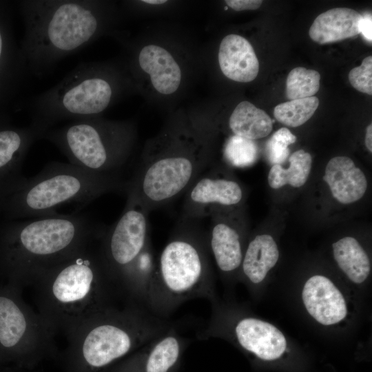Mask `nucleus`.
Wrapping results in <instances>:
<instances>
[{"label": "nucleus", "mask_w": 372, "mask_h": 372, "mask_svg": "<svg viewBox=\"0 0 372 372\" xmlns=\"http://www.w3.org/2000/svg\"><path fill=\"white\" fill-rule=\"evenodd\" d=\"M41 138L53 143L70 164L96 174L120 176L133 145L134 131L130 123L98 116L53 127Z\"/></svg>", "instance_id": "nucleus-10"}, {"label": "nucleus", "mask_w": 372, "mask_h": 372, "mask_svg": "<svg viewBox=\"0 0 372 372\" xmlns=\"http://www.w3.org/2000/svg\"><path fill=\"white\" fill-rule=\"evenodd\" d=\"M302 298L309 314L323 325H331L342 321L347 314L345 299L333 282L328 278L315 275L305 282Z\"/></svg>", "instance_id": "nucleus-15"}, {"label": "nucleus", "mask_w": 372, "mask_h": 372, "mask_svg": "<svg viewBox=\"0 0 372 372\" xmlns=\"http://www.w3.org/2000/svg\"><path fill=\"white\" fill-rule=\"evenodd\" d=\"M296 139V136L287 127L278 130L266 145L269 161L273 165L283 163L289 155L288 146L294 143Z\"/></svg>", "instance_id": "nucleus-28"}, {"label": "nucleus", "mask_w": 372, "mask_h": 372, "mask_svg": "<svg viewBox=\"0 0 372 372\" xmlns=\"http://www.w3.org/2000/svg\"><path fill=\"white\" fill-rule=\"evenodd\" d=\"M232 331L237 344L261 361L273 362L286 353L285 335L269 322L251 317L240 318L234 324Z\"/></svg>", "instance_id": "nucleus-14"}, {"label": "nucleus", "mask_w": 372, "mask_h": 372, "mask_svg": "<svg viewBox=\"0 0 372 372\" xmlns=\"http://www.w3.org/2000/svg\"><path fill=\"white\" fill-rule=\"evenodd\" d=\"M279 255L277 244L271 236H256L243 254L240 266L243 274L251 283L259 284L276 265Z\"/></svg>", "instance_id": "nucleus-21"}, {"label": "nucleus", "mask_w": 372, "mask_h": 372, "mask_svg": "<svg viewBox=\"0 0 372 372\" xmlns=\"http://www.w3.org/2000/svg\"><path fill=\"white\" fill-rule=\"evenodd\" d=\"M105 226L85 214L30 218L8 234L0 262L10 283L29 285L41 271L98 240Z\"/></svg>", "instance_id": "nucleus-3"}, {"label": "nucleus", "mask_w": 372, "mask_h": 372, "mask_svg": "<svg viewBox=\"0 0 372 372\" xmlns=\"http://www.w3.org/2000/svg\"><path fill=\"white\" fill-rule=\"evenodd\" d=\"M99 249L119 294L149 309L156 260L152 247L148 213L138 207H125L119 219L105 227Z\"/></svg>", "instance_id": "nucleus-8"}, {"label": "nucleus", "mask_w": 372, "mask_h": 372, "mask_svg": "<svg viewBox=\"0 0 372 372\" xmlns=\"http://www.w3.org/2000/svg\"><path fill=\"white\" fill-rule=\"evenodd\" d=\"M229 127L235 136L254 141L270 134L273 121L264 110L244 101L238 103L232 112Z\"/></svg>", "instance_id": "nucleus-22"}, {"label": "nucleus", "mask_w": 372, "mask_h": 372, "mask_svg": "<svg viewBox=\"0 0 372 372\" xmlns=\"http://www.w3.org/2000/svg\"><path fill=\"white\" fill-rule=\"evenodd\" d=\"M173 326L168 318L140 304L111 305L68 337V369L70 372L105 371Z\"/></svg>", "instance_id": "nucleus-5"}, {"label": "nucleus", "mask_w": 372, "mask_h": 372, "mask_svg": "<svg viewBox=\"0 0 372 372\" xmlns=\"http://www.w3.org/2000/svg\"><path fill=\"white\" fill-rule=\"evenodd\" d=\"M289 166L283 168L280 164L273 165L268 174L269 185L279 189L286 185L300 187L307 182L312 165V157L309 152L299 149L289 158Z\"/></svg>", "instance_id": "nucleus-24"}, {"label": "nucleus", "mask_w": 372, "mask_h": 372, "mask_svg": "<svg viewBox=\"0 0 372 372\" xmlns=\"http://www.w3.org/2000/svg\"><path fill=\"white\" fill-rule=\"evenodd\" d=\"M324 180L338 202L350 204L362 198L368 183L364 172L347 156H339L329 160L326 165Z\"/></svg>", "instance_id": "nucleus-17"}, {"label": "nucleus", "mask_w": 372, "mask_h": 372, "mask_svg": "<svg viewBox=\"0 0 372 372\" xmlns=\"http://www.w3.org/2000/svg\"><path fill=\"white\" fill-rule=\"evenodd\" d=\"M351 85L358 91L372 94V56L364 58L360 66L351 70L349 73Z\"/></svg>", "instance_id": "nucleus-30"}, {"label": "nucleus", "mask_w": 372, "mask_h": 372, "mask_svg": "<svg viewBox=\"0 0 372 372\" xmlns=\"http://www.w3.org/2000/svg\"><path fill=\"white\" fill-rule=\"evenodd\" d=\"M372 18L371 14H367L362 16V18L360 22L359 30L360 33H362V36L368 41H372Z\"/></svg>", "instance_id": "nucleus-32"}, {"label": "nucleus", "mask_w": 372, "mask_h": 372, "mask_svg": "<svg viewBox=\"0 0 372 372\" xmlns=\"http://www.w3.org/2000/svg\"><path fill=\"white\" fill-rule=\"evenodd\" d=\"M203 136L178 127L152 141L127 181L125 207H138L149 214L185 193L209 163Z\"/></svg>", "instance_id": "nucleus-4"}, {"label": "nucleus", "mask_w": 372, "mask_h": 372, "mask_svg": "<svg viewBox=\"0 0 372 372\" xmlns=\"http://www.w3.org/2000/svg\"><path fill=\"white\" fill-rule=\"evenodd\" d=\"M226 4L236 11L253 10L260 7L261 0H227Z\"/></svg>", "instance_id": "nucleus-31"}, {"label": "nucleus", "mask_w": 372, "mask_h": 372, "mask_svg": "<svg viewBox=\"0 0 372 372\" xmlns=\"http://www.w3.org/2000/svg\"><path fill=\"white\" fill-rule=\"evenodd\" d=\"M365 145L368 150L372 152V125L369 124L366 127L365 135Z\"/></svg>", "instance_id": "nucleus-33"}, {"label": "nucleus", "mask_w": 372, "mask_h": 372, "mask_svg": "<svg viewBox=\"0 0 372 372\" xmlns=\"http://www.w3.org/2000/svg\"><path fill=\"white\" fill-rule=\"evenodd\" d=\"M185 194L181 218L194 220L211 216L221 208L236 207L243 198L242 189L235 180L205 170Z\"/></svg>", "instance_id": "nucleus-12"}, {"label": "nucleus", "mask_w": 372, "mask_h": 372, "mask_svg": "<svg viewBox=\"0 0 372 372\" xmlns=\"http://www.w3.org/2000/svg\"><path fill=\"white\" fill-rule=\"evenodd\" d=\"M141 2L152 4V5H160L167 2L165 0H143Z\"/></svg>", "instance_id": "nucleus-34"}, {"label": "nucleus", "mask_w": 372, "mask_h": 372, "mask_svg": "<svg viewBox=\"0 0 372 372\" xmlns=\"http://www.w3.org/2000/svg\"><path fill=\"white\" fill-rule=\"evenodd\" d=\"M209 248L218 268L231 273L241 266L243 251L240 232L231 223L223 219L219 211L213 213Z\"/></svg>", "instance_id": "nucleus-19"}, {"label": "nucleus", "mask_w": 372, "mask_h": 372, "mask_svg": "<svg viewBox=\"0 0 372 372\" xmlns=\"http://www.w3.org/2000/svg\"><path fill=\"white\" fill-rule=\"evenodd\" d=\"M54 330L25 302L21 287H0V362L32 368L54 353Z\"/></svg>", "instance_id": "nucleus-11"}, {"label": "nucleus", "mask_w": 372, "mask_h": 372, "mask_svg": "<svg viewBox=\"0 0 372 372\" xmlns=\"http://www.w3.org/2000/svg\"><path fill=\"white\" fill-rule=\"evenodd\" d=\"M20 4L25 26L21 51L28 70L37 77L96 39L109 21V7L99 1L27 0Z\"/></svg>", "instance_id": "nucleus-2"}, {"label": "nucleus", "mask_w": 372, "mask_h": 372, "mask_svg": "<svg viewBox=\"0 0 372 372\" xmlns=\"http://www.w3.org/2000/svg\"><path fill=\"white\" fill-rule=\"evenodd\" d=\"M319 105L316 96L291 100L274 107L275 118L282 124L296 127L305 123L315 113Z\"/></svg>", "instance_id": "nucleus-25"}, {"label": "nucleus", "mask_w": 372, "mask_h": 372, "mask_svg": "<svg viewBox=\"0 0 372 372\" xmlns=\"http://www.w3.org/2000/svg\"><path fill=\"white\" fill-rule=\"evenodd\" d=\"M89 245L39 273L35 285L39 313L55 333L67 337L90 318L113 305L118 293L99 249ZM29 284V285H30Z\"/></svg>", "instance_id": "nucleus-1"}, {"label": "nucleus", "mask_w": 372, "mask_h": 372, "mask_svg": "<svg viewBox=\"0 0 372 372\" xmlns=\"http://www.w3.org/2000/svg\"><path fill=\"white\" fill-rule=\"evenodd\" d=\"M334 258L341 270L355 284H361L368 278L371 265L368 255L359 242L346 236L332 245Z\"/></svg>", "instance_id": "nucleus-23"}, {"label": "nucleus", "mask_w": 372, "mask_h": 372, "mask_svg": "<svg viewBox=\"0 0 372 372\" xmlns=\"http://www.w3.org/2000/svg\"><path fill=\"white\" fill-rule=\"evenodd\" d=\"M320 74L314 70L297 67L289 73L286 81V95L294 100L313 96L320 89Z\"/></svg>", "instance_id": "nucleus-26"}, {"label": "nucleus", "mask_w": 372, "mask_h": 372, "mask_svg": "<svg viewBox=\"0 0 372 372\" xmlns=\"http://www.w3.org/2000/svg\"><path fill=\"white\" fill-rule=\"evenodd\" d=\"M122 80L110 65L81 63L56 85L31 99L30 126L40 139L63 121L100 116L114 100Z\"/></svg>", "instance_id": "nucleus-7"}, {"label": "nucleus", "mask_w": 372, "mask_h": 372, "mask_svg": "<svg viewBox=\"0 0 372 372\" xmlns=\"http://www.w3.org/2000/svg\"><path fill=\"white\" fill-rule=\"evenodd\" d=\"M194 221L181 218L156 260L149 309L165 318L186 301L212 298L204 234Z\"/></svg>", "instance_id": "nucleus-6"}, {"label": "nucleus", "mask_w": 372, "mask_h": 372, "mask_svg": "<svg viewBox=\"0 0 372 372\" xmlns=\"http://www.w3.org/2000/svg\"><path fill=\"white\" fill-rule=\"evenodd\" d=\"M187 342L173 326L141 347L133 356L105 372H171Z\"/></svg>", "instance_id": "nucleus-13"}, {"label": "nucleus", "mask_w": 372, "mask_h": 372, "mask_svg": "<svg viewBox=\"0 0 372 372\" xmlns=\"http://www.w3.org/2000/svg\"><path fill=\"white\" fill-rule=\"evenodd\" d=\"M362 15L349 8H334L320 14L311 25L310 38L327 44L351 38L360 34Z\"/></svg>", "instance_id": "nucleus-20"}, {"label": "nucleus", "mask_w": 372, "mask_h": 372, "mask_svg": "<svg viewBox=\"0 0 372 372\" xmlns=\"http://www.w3.org/2000/svg\"><path fill=\"white\" fill-rule=\"evenodd\" d=\"M120 176L91 172L70 163L52 162L18 186L13 200L17 214L30 218L60 214L68 204H86L114 192H125Z\"/></svg>", "instance_id": "nucleus-9"}, {"label": "nucleus", "mask_w": 372, "mask_h": 372, "mask_svg": "<svg viewBox=\"0 0 372 372\" xmlns=\"http://www.w3.org/2000/svg\"><path fill=\"white\" fill-rule=\"evenodd\" d=\"M3 30L4 29L3 27L0 25V71L21 65H26L21 51L16 52L11 49L8 40L6 39V35ZM25 72L26 71L10 72L0 74V76H23ZM1 82L10 84L15 83L6 81Z\"/></svg>", "instance_id": "nucleus-29"}, {"label": "nucleus", "mask_w": 372, "mask_h": 372, "mask_svg": "<svg viewBox=\"0 0 372 372\" xmlns=\"http://www.w3.org/2000/svg\"><path fill=\"white\" fill-rule=\"evenodd\" d=\"M224 154L232 166L245 167L252 165L258 158V148L251 140L232 136L227 141Z\"/></svg>", "instance_id": "nucleus-27"}, {"label": "nucleus", "mask_w": 372, "mask_h": 372, "mask_svg": "<svg viewBox=\"0 0 372 372\" xmlns=\"http://www.w3.org/2000/svg\"><path fill=\"white\" fill-rule=\"evenodd\" d=\"M140 68L149 75L154 88L160 94L174 93L181 82V70L172 55L156 45L144 46L138 55Z\"/></svg>", "instance_id": "nucleus-18"}, {"label": "nucleus", "mask_w": 372, "mask_h": 372, "mask_svg": "<svg viewBox=\"0 0 372 372\" xmlns=\"http://www.w3.org/2000/svg\"><path fill=\"white\" fill-rule=\"evenodd\" d=\"M218 63L223 74L237 82L252 81L259 72V62L252 45L238 34H228L223 39Z\"/></svg>", "instance_id": "nucleus-16"}]
</instances>
